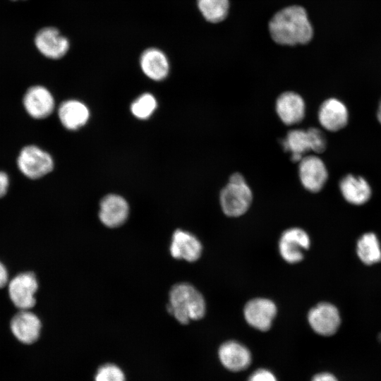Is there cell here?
<instances>
[{"label": "cell", "mask_w": 381, "mask_h": 381, "mask_svg": "<svg viewBox=\"0 0 381 381\" xmlns=\"http://www.w3.org/2000/svg\"><path fill=\"white\" fill-rule=\"evenodd\" d=\"M349 112L346 105L339 99L329 98L320 105L318 121L329 131L335 132L343 128L348 123Z\"/></svg>", "instance_id": "cell-15"}, {"label": "cell", "mask_w": 381, "mask_h": 381, "mask_svg": "<svg viewBox=\"0 0 381 381\" xmlns=\"http://www.w3.org/2000/svg\"><path fill=\"white\" fill-rule=\"evenodd\" d=\"M23 105L30 116L42 119L52 114L55 107V101L47 88L42 85H33L24 94Z\"/></svg>", "instance_id": "cell-8"}, {"label": "cell", "mask_w": 381, "mask_h": 381, "mask_svg": "<svg viewBox=\"0 0 381 381\" xmlns=\"http://www.w3.org/2000/svg\"><path fill=\"white\" fill-rule=\"evenodd\" d=\"M377 119H378L379 122L381 123V101L380 102V104H379V107H378V109H377Z\"/></svg>", "instance_id": "cell-31"}, {"label": "cell", "mask_w": 381, "mask_h": 381, "mask_svg": "<svg viewBox=\"0 0 381 381\" xmlns=\"http://www.w3.org/2000/svg\"><path fill=\"white\" fill-rule=\"evenodd\" d=\"M19 171L30 179H38L54 168L52 157L47 151L34 145L21 149L17 157Z\"/></svg>", "instance_id": "cell-4"}, {"label": "cell", "mask_w": 381, "mask_h": 381, "mask_svg": "<svg viewBox=\"0 0 381 381\" xmlns=\"http://www.w3.org/2000/svg\"><path fill=\"white\" fill-rule=\"evenodd\" d=\"M140 68L150 79L160 81L167 78L169 64L166 55L159 49L150 48L143 52L140 59Z\"/></svg>", "instance_id": "cell-19"}, {"label": "cell", "mask_w": 381, "mask_h": 381, "mask_svg": "<svg viewBox=\"0 0 381 381\" xmlns=\"http://www.w3.org/2000/svg\"><path fill=\"white\" fill-rule=\"evenodd\" d=\"M311 328L318 334L331 336L338 330L340 314L336 306L329 303H320L311 308L308 314Z\"/></svg>", "instance_id": "cell-7"}, {"label": "cell", "mask_w": 381, "mask_h": 381, "mask_svg": "<svg viewBox=\"0 0 381 381\" xmlns=\"http://www.w3.org/2000/svg\"><path fill=\"white\" fill-rule=\"evenodd\" d=\"M10 328L18 341L31 344L38 339L42 323L38 316L30 310H20L11 320Z\"/></svg>", "instance_id": "cell-13"}, {"label": "cell", "mask_w": 381, "mask_h": 381, "mask_svg": "<svg viewBox=\"0 0 381 381\" xmlns=\"http://www.w3.org/2000/svg\"><path fill=\"white\" fill-rule=\"evenodd\" d=\"M202 249L200 241L191 233L181 229L174 232L169 248L173 258L193 262L200 257Z\"/></svg>", "instance_id": "cell-16"}, {"label": "cell", "mask_w": 381, "mask_h": 381, "mask_svg": "<svg viewBox=\"0 0 381 381\" xmlns=\"http://www.w3.org/2000/svg\"><path fill=\"white\" fill-rule=\"evenodd\" d=\"M61 123L68 130H78L88 121L90 110L82 102L77 99L64 101L58 109Z\"/></svg>", "instance_id": "cell-18"}, {"label": "cell", "mask_w": 381, "mask_h": 381, "mask_svg": "<svg viewBox=\"0 0 381 381\" xmlns=\"http://www.w3.org/2000/svg\"><path fill=\"white\" fill-rule=\"evenodd\" d=\"M35 42L37 49L46 57L58 59L68 50V40L54 28H45L36 35Z\"/></svg>", "instance_id": "cell-14"}, {"label": "cell", "mask_w": 381, "mask_h": 381, "mask_svg": "<svg viewBox=\"0 0 381 381\" xmlns=\"http://www.w3.org/2000/svg\"><path fill=\"white\" fill-rule=\"evenodd\" d=\"M252 200V190L245 177L238 172L229 176L228 183L219 194L222 210L229 217L243 214L250 207Z\"/></svg>", "instance_id": "cell-3"}, {"label": "cell", "mask_w": 381, "mask_h": 381, "mask_svg": "<svg viewBox=\"0 0 381 381\" xmlns=\"http://www.w3.org/2000/svg\"><path fill=\"white\" fill-rule=\"evenodd\" d=\"M269 30L274 42L285 45L308 43L313 34L307 13L299 6L278 11L270 21Z\"/></svg>", "instance_id": "cell-1"}, {"label": "cell", "mask_w": 381, "mask_h": 381, "mask_svg": "<svg viewBox=\"0 0 381 381\" xmlns=\"http://www.w3.org/2000/svg\"><path fill=\"white\" fill-rule=\"evenodd\" d=\"M157 107L156 98L150 93H143L131 104L132 114L139 119H147L155 112Z\"/></svg>", "instance_id": "cell-24"}, {"label": "cell", "mask_w": 381, "mask_h": 381, "mask_svg": "<svg viewBox=\"0 0 381 381\" xmlns=\"http://www.w3.org/2000/svg\"><path fill=\"white\" fill-rule=\"evenodd\" d=\"M307 131L310 139L312 151L315 153L324 152L327 146V140L323 132L315 127L310 128Z\"/></svg>", "instance_id": "cell-26"}, {"label": "cell", "mask_w": 381, "mask_h": 381, "mask_svg": "<svg viewBox=\"0 0 381 381\" xmlns=\"http://www.w3.org/2000/svg\"><path fill=\"white\" fill-rule=\"evenodd\" d=\"M95 381H125V376L117 365L108 363L98 369Z\"/></svg>", "instance_id": "cell-25"}, {"label": "cell", "mask_w": 381, "mask_h": 381, "mask_svg": "<svg viewBox=\"0 0 381 381\" xmlns=\"http://www.w3.org/2000/svg\"><path fill=\"white\" fill-rule=\"evenodd\" d=\"M311 381H338L337 378L329 373H321L315 375Z\"/></svg>", "instance_id": "cell-29"}, {"label": "cell", "mask_w": 381, "mask_h": 381, "mask_svg": "<svg viewBox=\"0 0 381 381\" xmlns=\"http://www.w3.org/2000/svg\"><path fill=\"white\" fill-rule=\"evenodd\" d=\"M356 252L359 259L365 265H371L381 260L380 244L373 233L364 234L358 239Z\"/></svg>", "instance_id": "cell-22"}, {"label": "cell", "mask_w": 381, "mask_h": 381, "mask_svg": "<svg viewBox=\"0 0 381 381\" xmlns=\"http://www.w3.org/2000/svg\"><path fill=\"white\" fill-rule=\"evenodd\" d=\"M129 214L126 200L117 194L104 196L99 203V218L109 228H116L123 224Z\"/></svg>", "instance_id": "cell-11"}, {"label": "cell", "mask_w": 381, "mask_h": 381, "mask_svg": "<svg viewBox=\"0 0 381 381\" xmlns=\"http://www.w3.org/2000/svg\"><path fill=\"white\" fill-rule=\"evenodd\" d=\"M310 244L308 234L302 229L292 227L285 230L279 241V253L289 263L300 262L303 258V250Z\"/></svg>", "instance_id": "cell-9"}, {"label": "cell", "mask_w": 381, "mask_h": 381, "mask_svg": "<svg viewBox=\"0 0 381 381\" xmlns=\"http://www.w3.org/2000/svg\"><path fill=\"white\" fill-rule=\"evenodd\" d=\"M248 381H277L274 375L268 370L258 369L249 377Z\"/></svg>", "instance_id": "cell-27"}, {"label": "cell", "mask_w": 381, "mask_h": 381, "mask_svg": "<svg viewBox=\"0 0 381 381\" xmlns=\"http://www.w3.org/2000/svg\"><path fill=\"white\" fill-rule=\"evenodd\" d=\"M229 5V0H198L200 12L211 23L223 20L227 16Z\"/></svg>", "instance_id": "cell-23"}, {"label": "cell", "mask_w": 381, "mask_h": 381, "mask_svg": "<svg viewBox=\"0 0 381 381\" xmlns=\"http://www.w3.org/2000/svg\"><path fill=\"white\" fill-rule=\"evenodd\" d=\"M8 274L5 265L0 261V288L6 286L8 283Z\"/></svg>", "instance_id": "cell-30"}, {"label": "cell", "mask_w": 381, "mask_h": 381, "mask_svg": "<svg viewBox=\"0 0 381 381\" xmlns=\"http://www.w3.org/2000/svg\"><path fill=\"white\" fill-rule=\"evenodd\" d=\"M8 187L9 177L8 174L3 171H0V198L6 194Z\"/></svg>", "instance_id": "cell-28"}, {"label": "cell", "mask_w": 381, "mask_h": 381, "mask_svg": "<svg viewBox=\"0 0 381 381\" xmlns=\"http://www.w3.org/2000/svg\"><path fill=\"white\" fill-rule=\"evenodd\" d=\"M298 164V176L302 186L310 192H319L328 177L324 162L317 155H307Z\"/></svg>", "instance_id": "cell-6"}, {"label": "cell", "mask_w": 381, "mask_h": 381, "mask_svg": "<svg viewBox=\"0 0 381 381\" xmlns=\"http://www.w3.org/2000/svg\"><path fill=\"white\" fill-rule=\"evenodd\" d=\"M277 314L274 303L267 298H256L250 300L243 309L246 322L260 331L268 330Z\"/></svg>", "instance_id": "cell-10"}, {"label": "cell", "mask_w": 381, "mask_h": 381, "mask_svg": "<svg viewBox=\"0 0 381 381\" xmlns=\"http://www.w3.org/2000/svg\"><path fill=\"white\" fill-rule=\"evenodd\" d=\"M344 198L349 203L360 205L367 202L371 196V188L363 177L348 174L339 183Z\"/></svg>", "instance_id": "cell-20"}, {"label": "cell", "mask_w": 381, "mask_h": 381, "mask_svg": "<svg viewBox=\"0 0 381 381\" xmlns=\"http://www.w3.org/2000/svg\"><path fill=\"white\" fill-rule=\"evenodd\" d=\"M38 289L36 276L31 272H21L8 282V295L13 304L19 310H30L36 303Z\"/></svg>", "instance_id": "cell-5"}, {"label": "cell", "mask_w": 381, "mask_h": 381, "mask_svg": "<svg viewBox=\"0 0 381 381\" xmlns=\"http://www.w3.org/2000/svg\"><path fill=\"white\" fill-rule=\"evenodd\" d=\"M218 355L222 364L234 372L245 370L251 363L250 351L236 341L223 343L219 349Z\"/></svg>", "instance_id": "cell-17"}, {"label": "cell", "mask_w": 381, "mask_h": 381, "mask_svg": "<svg viewBox=\"0 0 381 381\" xmlns=\"http://www.w3.org/2000/svg\"><path fill=\"white\" fill-rule=\"evenodd\" d=\"M286 152L291 154L293 162H298L307 153L312 151L310 139L307 130L289 131L282 142Z\"/></svg>", "instance_id": "cell-21"}, {"label": "cell", "mask_w": 381, "mask_h": 381, "mask_svg": "<svg viewBox=\"0 0 381 381\" xmlns=\"http://www.w3.org/2000/svg\"><path fill=\"white\" fill-rule=\"evenodd\" d=\"M275 110L284 124L295 125L300 123L305 116V101L299 94L294 91H286L278 96Z\"/></svg>", "instance_id": "cell-12"}, {"label": "cell", "mask_w": 381, "mask_h": 381, "mask_svg": "<svg viewBox=\"0 0 381 381\" xmlns=\"http://www.w3.org/2000/svg\"><path fill=\"white\" fill-rule=\"evenodd\" d=\"M168 312L183 325L202 318L206 310L202 295L186 282L174 285L169 294Z\"/></svg>", "instance_id": "cell-2"}]
</instances>
